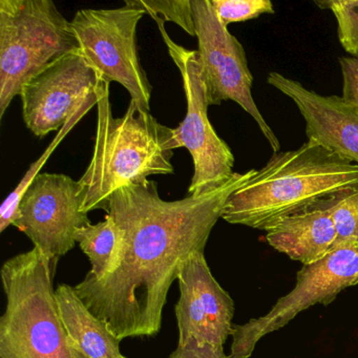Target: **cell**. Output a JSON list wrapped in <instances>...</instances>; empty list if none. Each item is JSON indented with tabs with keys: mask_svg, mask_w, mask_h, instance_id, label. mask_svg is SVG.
I'll use <instances>...</instances> for the list:
<instances>
[{
	"mask_svg": "<svg viewBox=\"0 0 358 358\" xmlns=\"http://www.w3.org/2000/svg\"><path fill=\"white\" fill-rule=\"evenodd\" d=\"M154 20L183 80L187 113L179 127L173 129V134L178 148H185L194 161L188 196H200L217 189L234 176V156L209 121V104L196 51L173 43L165 30V22L160 18Z\"/></svg>",
	"mask_w": 358,
	"mask_h": 358,
	"instance_id": "52a82bcc",
	"label": "cell"
},
{
	"mask_svg": "<svg viewBox=\"0 0 358 358\" xmlns=\"http://www.w3.org/2000/svg\"><path fill=\"white\" fill-rule=\"evenodd\" d=\"M124 358H127V357H124Z\"/></svg>",
	"mask_w": 358,
	"mask_h": 358,
	"instance_id": "cb8c5ba5",
	"label": "cell"
},
{
	"mask_svg": "<svg viewBox=\"0 0 358 358\" xmlns=\"http://www.w3.org/2000/svg\"><path fill=\"white\" fill-rule=\"evenodd\" d=\"M55 295L69 335L87 358H124L120 352V339L103 320L92 313L74 287L59 285Z\"/></svg>",
	"mask_w": 358,
	"mask_h": 358,
	"instance_id": "9a60e30c",
	"label": "cell"
},
{
	"mask_svg": "<svg viewBox=\"0 0 358 358\" xmlns=\"http://www.w3.org/2000/svg\"><path fill=\"white\" fill-rule=\"evenodd\" d=\"M358 186V165L317 142L273 152L228 198L221 219L267 231L345 188Z\"/></svg>",
	"mask_w": 358,
	"mask_h": 358,
	"instance_id": "7a4b0ae2",
	"label": "cell"
},
{
	"mask_svg": "<svg viewBox=\"0 0 358 358\" xmlns=\"http://www.w3.org/2000/svg\"><path fill=\"white\" fill-rule=\"evenodd\" d=\"M169 358H230L226 355L223 347H217L208 343H199L196 339L178 345Z\"/></svg>",
	"mask_w": 358,
	"mask_h": 358,
	"instance_id": "603a6c76",
	"label": "cell"
},
{
	"mask_svg": "<svg viewBox=\"0 0 358 358\" xmlns=\"http://www.w3.org/2000/svg\"><path fill=\"white\" fill-rule=\"evenodd\" d=\"M266 234L270 246L303 265L324 259L336 242L334 223L322 200L285 217Z\"/></svg>",
	"mask_w": 358,
	"mask_h": 358,
	"instance_id": "5bb4252c",
	"label": "cell"
},
{
	"mask_svg": "<svg viewBox=\"0 0 358 358\" xmlns=\"http://www.w3.org/2000/svg\"><path fill=\"white\" fill-rule=\"evenodd\" d=\"M75 51L72 24L52 0H0V119L33 76Z\"/></svg>",
	"mask_w": 358,
	"mask_h": 358,
	"instance_id": "5b68a950",
	"label": "cell"
},
{
	"mask_svg": "<svg viewBox=\"0 0 358 358\" xmlns=\"http://www.w3.org/2000/svg\"><path fill=\"white\" fill-rule=\"evenodd\" d=\"M180 299L175 307L178 345L192 339L223 347L232 333L234 303L211 273L204 252H196L178 276Z\"/></svg>",
	"mask_w": 358,
	"mask_h": 358,
	"instance_id": "7c38bea8",
	"label": "cell"
},
{
	"mask_svg": "<svg viewBox=\"0 0 358 358\" xmlns=\"http://www.w3.org/2000/svg\"><path fill=\"white\" fill-rule=\"evenodd\" d=\"M127 3L141 8L152 18L177 24L189 36L196 37L192 0H125Z\"/></svg>",
	"mask_w": 358,
	"mask_h": 358,
	"instance_id": "ffe728a7",
	"label": "cell"
},
{
	"mask_svg": "<svg viewBox=\"0 0 358 358\" xmlns=\"http://www.w3.org/2000/svg\"><path fill=\"white\" fill-rule=\"evenodd\" d=\"M145 11L124 1L117 9L79 10L71 20L79 51L97 72L100 80L118 83L131 101L150 110L152 87L140 64L137 28Z\"/></svg>",
	"mask_w": 358,
	"mask_h": 358,
	"instance_id": "8992f818",
	"label": "cell"
},
{
	"mask_svg": "<svg viewBox=\"0 0 358 358\" xmlns=\"http://www.w3.org/2000/svg\"><path fill=\"white\" fill-rule=\"evenodd\" d=\"M338 62L343 75L341 99L358 113V57H341Z\"/></svg>",
	"mask_w": 358,
	"mask_h": 358,
	"instance_id": "7402d4cb",
	"label": "cell"
},
{
	"mask_svg": "<svg viewBox=\"0 0 358 358\" xmlns=\"http://www.w3.org/2000/svg\"><path fill=\"white\" fill-rule=\"evenodd\" d=\"M79 181L64 173H41L20 201L13 225L34 247L59 261L76 245V232L90 225Z\"/></svg>",
	"mask_w": 358,
	"mask_h": 358,
	"instance_id": "30bf717a",
	"label": "cell"
},
{
	"mask_svg": "<svg viewBox=\"0 0 358 358\" xmlns=\"http://www.w3.org/2000/svg\"><path fill=\"white\" fill-rule=\"evenodd\" d=\"M268 85L292 100L305 121L308 140L317 142L358 165V113L339 96H324L278 72Z\"/></svg>",
	"mask_w": 358,
	"mask_h": 358,
	"instance_id": "4fadbf2b",
	"label": "cell"
},
{
	"mask_svg": "<svg viewBox=\"0 0 358 358\" xmlns=\"http://www.w3.org/2000/svg\"><path fill=\"white\" fill-rule=\"evenodd\" d=\"M76 242L89 257L92 269L87 275L94 280H104L115 273L122 263L124 253L122 234L108 215L104 221L77 230Z\"/></svg>",
	"mask_w": 358,
	"mask_h": 358,
	"instance_id": "2e32d148",
	"label": "cell"
},
{
	"mask_svg": "<svg viewBox=\"0 0 358 358\" xmlns=\"http://www.w3.org/2000/svg\"><path fill=\"white\" fill-rule=\"evenodd\" d=\"M255 171L234 173L217 189L178 201L161 199L150 180L119 188L106 215L122 234V263L104 280L85 275L75 292L120 341L158 335L173 280L194 253L204 252L228 198Z\"/></svg>",
	"mask_w": 358,
	"mask_h": 358,
	"instance_id": "6da1fadb",
	"label": "cell"
},
{
	"mask_svg": "<svg viewBox=\"0 0 358 358\" xmlns=\"http://www.w3.org/2000/svg\"><path fill=\"white\" fill-rule=\"evenodd\" d=\"M198 62L209 106L234 101L252 117L274 152L280 143L259 110L251 89L253 76L249 70L242 43L217 18L210 0H192Z\"/></svg>",
	"mask_w": 358,
	"mask_h": 358,
	"instance_id": "ba28073f",
	"label": "cell"
},
{
	"mask_svg": "<svg viewBox=\"0 0 358 358\" xmlns=\"http://www.w3.org/2000/svg\"><path fill=\"white\" fill-rule=\"evenodd\" d=\"M316 5L332 12L339 43L352 57H358V0H322Z\"/></svg>",
	"mask_w": 358,
	"mask_h": 358,
	"instance_id": "d6986e66",
	"label": "cell"
},
{
	"mask_svg": "<svg viewBox=\"0 0 358 358\" xmlns=\"http://www.w3.org/2000/svg\"><path fill=\"white\" fill-rule=\"evenodd\" d=\"M322 203L328 209L336 230L333 250L358 246V186L341 190L324 199Z\"/></svg>",
	"mask_w": 358,
	"mask_h": 358,
	"instance_id": "ac0fdd59",
	"label": "cell"
},
{
	"mask_svg": "<svg viewBox=\"0 0 358 358\" xmlns=\"http://www.w3.org/2000/svg\"><path fill=\"white\" fill-rule=\"evenodd\" d=\"M358 284V246L343 247L311 265H303L294 288L265 315L232 326L230 358H249L266 335L284 328L312 306H328L337 295Z\"/></svg>",
	"mask_w": 358,
	"mask_h": 358,
	"instance_id": "9c48e42d",
	"label": "cell"
},
{
	"mask_svg": "<svg viewBox=\"0 0 358 358\" xmlns=\"http://www.w3.org/2000/svg\"><path fill=\"white\" fill-rule=\"evenodd\" d=\"M56 265L37 247L3 263L0 358H87L60 317L53 282Z\"/></svg>",
	"mask_w": 358,
	"mask_h": 358,
	"instance_id": "277c9868",
	"label": "cell"
},
{
	"mask_svg": "<svg viewBox=\"0 0 358 358\" xmlns=\"http://www.w3.org/2000/svg\"><path fill=\"white\" fill-rule=\"evenodd\" d=\"M97 133L93 157L79 180L83 210H108L110 196L131 184L154 175H171L177 150L173 129L161 124L150 112L129 103L120 118L113 116L110 85L98 87Z\"/></svg>",
	"mask_w": 358,
	"mask_h": 358,
	"instance_id": "3957f363",
	"label": "cell"
},
{
	"mask_svg": "<svg viewBox=\"0 0 358 358\" xmlns=\"http://www.w3.org/2000/svg\"><path fill=\"white\" fill-rule=\"evenodd\" d=\"M217 18L228 28L234 22L255 20L263 14H273L270 0H210Z\"/></svg>",
	"mask_w": 358,
	"mask_h": 358,
	"instance_id": "44dd1931",
	"label": "cell"
},
{
	"mask_svg": "<svg viewBox=\"0 0 358 358\" xmlns=\"http://www.w3.org/2000/svg\"><path fill=\"white\" fill-rule=\"evenodd\" d=\"M100 83L97 72L80 51L54 60L20 92L27 127L38 138L60 131L97 93Z\"/></svg>",
	"mask_w": 358,
	"mask_h": 358,
	"instance_id": "8fae6325",
	"label": "cell"
},
{
	"mask_svg": "<svg viewBox=\"0 0 358 358\" xmlns=\"http://www.w3.org/2000/svg\"><path fill=\"white\" fill-rule=\"evenodd\" d=\"M97 103L98 90L97 93L93 97L90 98L89 101L60 129L59 133L56 135L55 139L50 144L47 150L43 152V156L36 162L31 164L30 169L27 171L22 181L18 183L15 189L10 194V196H8V198L3 202V206L0 208V232L5 231L10 225H13L14 222L17 220L18 208H20V201H22V196L26 194L27 189H28L31 183L34 181L35 178L41 173V169L47 163V161L49 160L55 148L59 145L60 142L64 140V138L72 131L73 127L81 120V118H83L94 106H97Z\"/></svg>",
	"mask_w": 358,
	"mask_h": 358,
	"instance_id": "e0dca14e",
	"label": "cell"
}]
</instances>
